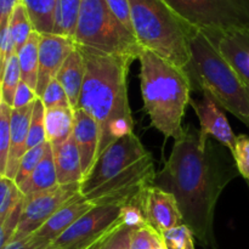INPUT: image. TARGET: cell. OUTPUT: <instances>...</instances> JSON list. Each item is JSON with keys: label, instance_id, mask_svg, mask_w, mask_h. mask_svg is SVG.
I'll list each match as a JSON object with an SVG mask.
<instances>
[{"label": "cell", "instance_id": "6da1fadb", "mask_svg": "<svg viewBox=\"0 0 249 249\" xmlns=\"http://www.w3.org/2000/svg\"><path fill=\"white\" fill-rule=\"evenodd\" d=\"M228 151L214 139L202 142L199 129L187 125L181 138L174 141L169 158L155 180V186L175 197L184 224L199 245L208 249H218L214 218L219 198L240 175Z\"/></svg>", "mask_w": 249, "mask_h": 249}, {"label": "cell", "instance_id": "7a4b0ae2", "mask_svg": "<svg viewBox=\"0 0 249 249\" xmlns=\"http://www.w3.org/2000/svg\"><path fill=\"white\" fill-rule=\"evenodd\" d=\"M152 155L134 133L106 148L80 184V195L94 206H139L155 185Z\"/></svg>", "mask_w": 249, "mask_h": 249}, {"label": "cell", "instance_id": "3957f363", "mask_svg": "<svg viewBox=\"0 0 249 249\" xmlns=\"http://www.w3.org/2000/svg\"><path fill=\"white\" fill-rule=\"evenodd\" d=\"M78 48L85 63L78 108L91 116L99 125L100 156L117 140L134 133L128 96V72L134 60L83 46Z\"/></svg>", "mask_w": 249, "mask_h": 249}, {"label": "cell", "instance_id": "277c9868", "mask_svg": "<svg viewBox=\"0 0 249 249\" xmlns=\"http://www.w3.org/2000/svg\"><path fill=\"white\" fill-rule=\"evenodd\" d=\"M143 106L153 128L178 140L184 134L182 118L191 101L192 87L186 72L142 49L139 55Z\"/></svg>", "mask_w": 249, "mask_h": 249}, {"label": "cell", "instance_id": "5b68a950", "mask_svg": "<svg viewBox=\"0 0 249 249\" xmlns=\"http://www.w3.org/2000/svg\"><path fill=\"white\" fill-rule=\"evenodd\" d=\"M191 58L185 67L192 90L208 94L214 101L249 128L247 87L204 32H194L190 41Z\"/></svg>", "mask_w": 249, "mask_h": 249}, {"label": "cell", "instance_id": "8992f818", "mask_svg": "<svg viewBox=\"0 0 249 249\" xmlns=\"http://www.w3.org/2000/svg\"><path fill=\"white\" fill-rule=\"evenodd\" d=\"M129 7L139 45L185 70L191 58L190 41L196 29L163 0H129Z\"/></svg>", "mask_w": 249, "mask_h": 249}, {"label": "cell", "instance_id": "52a82bcc", "mask_svg": "<svg viewBox=\"0 0 249 249\" xmlns=\"http://www.w3.org/2000/svg\"><path fill=\"white\" fill-rule=\"evenodd\" d=\"M74 41L78 46L134 61L139 60L142 50L135 36L117 18L106 0H82Z\"/></svg>", "mask_w": 249, "mask_h": 249}, {"label": "cell", "instance_id": "ba28073f", "mask_svg": "<svg viewBox=\"0 0 249 249\" xmlns=\"http://www.w3.org/2000/svg\"><path fill=\"white\" fill-rule=\"evenodd\" d=\"M182 21L203 32L249 31V0H163Z\"/></svg>", "mask_w": 249, "mask_h": 249}, {"label": "cell", "instance_id": "9c48e42d", "mask_svg": "<svg viewBox=\"0 0 249 249\" xmlns=\"http://www.w3.org/2000/svg\"><path fill=\"white\" fill-rule=\"evenodd\" d=\"M79 194L80 184H73L57 185L48 191L24 196L21 220L12 241L22 240L36 233L49 219Z\"/></svg>", "mask_w": 249, "mask_h": 249}, {"label": "cell", "instance_id": "30bf717a", "mask_svg": "<svg viewBox=\"0 0 249 249\" xmlns=\"http://www.w3.org/2000/svg\"><path fill=\"white\" fill-rule=\"evenodd\" d=\"M121 209L114 206L94 207L56 238L51 249H71L96 240L119 223Z\"/></svg>", "mask_w": 249, "mask_h": 249}, {"label": "cell", "instance_id": "8fae6325", "mask_svg": "<svg viewBox=\"0 0 249 249\" xmlns=\"http://www.w3.org/2000/svg\"><path fill=\"white\" fill-rule=\"evenodd\" d=\"M74 39L55 33L40 34L39 45V72L36 96L40 97L46 87L55 79L66 58L75 49Z\"/></svg>", "mask_w": 249, "mask_h": 249}, {"label": "cell", "instance_id": "7c38bea8", "mask_svg": "<svg viewBox=\"0 0 249 249\" xmlns=\"http://www.w3.org/2000/svg\"><path fill=\"white\" fill-rule=\"evenodd\" d=\"M190 105L196 112L199 121V138L202 142H207L208 139H214L215 141L225 146L230 153L235 146L236 135L229 123L228 118L221 111V107L208 94H203L201 101L191 100Z\"/></svg>", "mask_w": 249, "mask_h": 249}, {"label": "cell", "instance_id": "4fadbf2b", "mask_svg": "<svg viewBox=\"0 0 249 249\" xmlns=\"http://www.w3.org/2000/svg\"><path fill=\"white\" fill-rule=\"evenodd\" d=\"M142 212L148 225L162 235V237L164 232L184 224L175 197L155 185L143 196Z\"/></svg>", "mask_w": 249, "mask_h": 249}, {"label": "cell", "instance_id": "5bb4252c", "mask_svg": "<svg viewBox=\"0 0 249 249\" xmlns=\"http://www.w3.org/2000/svg\"><path fill=\"white\" fill-rule=\"evenodd\" d=\"M203 32V31H202ZM246 85H249V31L204 32Z\"/></svg>", "mask_w": 249, "mask_h": 249}, {"label": "cell", "instance_id": "9a60e30c", "mask_svg": "<svg viewBox=\"0 0 249 249\" xmlns=\"http://www.w3.org/2000/svg\"><path fill=\"white\" fill-rule=\"evenodd\" d=\"M73 138L79 150L84 178L89 174L99 157L100 129L95 119L83 109L74 111Z\"/></svg>", "mask_w": 249, "mask_h": 249}, {"label": "cell", "instance_id": "2e32d148", "mask_svg": "<svg viewBox=\"0 0 249 249\" xmlns=\"http://www.w3.org/2000/svg\"><path fill=\"white\" fill-rule=\"evenodd\" d=\"M34 104L23 107V108L12 109L11 141H10L9 158H7L6 169H5L4 175H1V177H6L12 180L16 179L21 160L27 152L29 125H31Z\"/></svg>", "mask_w": 249, "mask_h": 249}, {"label": "cell", "instance_id": "e0dca14e", "mask_svg": "<svg viewBox=\"0 0 249 249\" xmlns=\"http://www.w3.org/2000/svg\"><path fill=\"white\" fill-rule=\"evenodd\" d=\"M94 207L96 206L90 203L79 194L74 198L71 199L66 206H63L53 218L49 219L36 233H33V236L53 243L56 238L60 237L66 230H68L75 221L79 220Z\"/></svg>", "mask_w": 249, "mask_h": 249}, {"label": "cell", "instance_id": "ac0fdd59", "mask_svg": "<svg viewBox=\"0 0 249 249\" xmlns=\"http://www.w3.org/2000/svg\"><path fill=\"white\" fill-rule=\"evenodd\" d=\"M53 151L58 185L82 184L84 180L82 158L73 135Z\"/></svg>", "mask_w": 249, "mask_h": 249}, {"label": "cell", "instance_id": "d6986e66", "mask_svg": "<svg viewBox=\"0 0 249 249\" xmlns=\"http://www.w3.org/2000/svg\"><path fill=\"white\" fill-rule=\"evenodd\" d=\"M85 77V63L82 51L78 46L66 58L65 63L58 71L57 80L65 89L72 108L77 109L79 104L80 94H82L83 84Z\"/></svg>", "mask_w": 249, "mask_h": 249}, {"label": "cell", "instance_id": "ffe728a7", "mask_svg": "<svg viewBox=\"0 0 249 249\" xmlns=\"http://www.w3.org/2000/svg\"><path fill=\"white\" fill-rule=\"evenodd\" d=\"M57 185L58 180L55 160H53V151L50 143L48 142L43 160H40L36 170L32 173L31 177L19 185V190L24 196H31L39 192L48 191Z\"/></svg>", "mask_w": 249, "mask_h": 249}, {"label": "cell", "instance_id": "44dd1931", "mask_svg": "<svg viewBox=\"0 0 249 249\" xmlns=\"http://www.w3.org/2000/svg\"><path fill=\"white\" fill-rule=\"evenodd\" d=\"M74 109L72 107H56L45 109L46 141L55 148L73 135Z\"/></svg>", "mask_w": 249, "mask_h": 249}, {"label": "cell", "instance_id": "7402d4cb", "mask_svg": "<svg viewBox=\"0 0 249 249\" xmlns=\"http://www.w3.org/2000/svg\"><path fill=\"white\" fill-rule=\"evenodd\" d=\"M39 45H40V33L34 31L31 34L23 48L17 53L21 67L22 82L36 91L38 84L39 72Z\"/></svg>", "mask_w": 249, "mask_h": 249}, {"label": "cell", "instance_id": "603a6c76", "mask_svg": "<svg viewBox=\"0 0 249 249\" xmlns=\"http://www.w3.org/2000/svg\"><path fill=\"white\" fill-rule=\"evenodd\" d=\"M34 31L40 34L53 33L57 0H23Z\"/></svg>", "mask_w": 249, "mask_h": 249}, {"label": "cell", "instance_id": "cb8c5ba5", "mask_svg": "<svg viewBox=\"0 0 249 249\" xmlns=\"http://www.w3.org/2000/svg\"><path fill=\"white\" fill-rule=\"evenodd\" d=\"M82 0H57L53 33L74 39Z\"/></svg>", "mask_w": 249, "mask_h": 249}, {"label": "cell", "instance_id": "d4e9b609", "mask_svg": "<svg viewBox=\"0 0 249 249\" xmlns=\"http://www.w3.org/2000/svg\"><path fill=\"white\" fill-rule=\"evenodd\" d=\"M21 82L22 77L18 56L17 53H15L1 68V90H0L1 102H5L12 107L15 94H16V90Z\"/></svg>", "mask_w": 249, "mask_h": 249}, {"label": "cell", "instance_id": "484cf974", "mask_svg": "<svg viewBox=\"0 0 249 249\" xmlns=\"http://www.w3.org/2000/svg\"><path fill=\"white\" fill-rule=\"evenodd\" d=\"M9 28L11 36L14 38L15 46H16V53L23 48L24 44L29 39L31 34L34 32L33 23L31 21L28 11L23 2L18 4L11 15L9 22Z\"/></svg>", "mask_w": 249, "mask_h": 249}, {"label": "cell", "instance_id": "4316f807", "mask_svg": "<svg viewBox=\"0 0 249 249\" xmlns=\"http://www.w3.org/2000/svg\"><path fill=\"white\" fill-rule=\"evenodd\" d=\"M24 198L16 181L6 177H0V224Z\"/></svg>", "mask_w": 249, "mask_h": 249}, {"label": "cell", "instance_id": "83f0119b", "mask_svg": "<svg viewBox=\"0 0 249 249\" xmlns=\"http://www.w3.org/2000/svg\"><path fill=\"white\" fill-rule=\"evenodd\" d=\"M12 107L0 101V177L4 175L11 141Z\"/></svg>", "mask_w": 249, "mask_h": 249}, {"label": "cell", "instance_id": "f1b7e54d", "mask_svg": "<svg viewBox=\"0 0 249 249\" xmlns=\"http://www.w3.org/2000/svg\"><path fill=\"white\" fill-rule=\"evenodd\" d=\"M44 142H46L45 107H44L43 101L40 99H36L33 107V113H32L31 125H29L27 151Z\"/></svg>", "mask_w": 249, "mask_h": 249}, {"label": "cell", "instance_id": "f546056e", "mask_svg": "<svg viewBox=\"0 0 249 249\" xmlns=\"http://www.w3.org/2000/svg\"><path fill=\"white\" fill-rule=\"evenodd\" d=\"M164 246L162 235L148 224L135 229L131 233L130 249H158Z\"/></svg>", "mask_w": 249, "mask_h": 249}, {"label": "cell", "instance_id": "4dcf8cb0", "mask_svg": "<svg viewBox=\"0 0 249 249\" xmlns=\"http://www.w3.org/2000/svg\"><path fill=\"white\" fill-rule=\"evenodd\" d=\"M46 145H48V141L41 145L36 146V147L31 148L26 152V155L23 156L21 160V164H19L18 173L16 175V184L21 185L22 182L26 181L29 177L32 175V173L36 170V168L38 167V164L40 163V160H43L44 155H45L46 151Z\"/></svg>", "mask_w": 249, "mask_h": 249}, {"label": "cell", "instance_id": "1f68e13d", "mask_svg": "<svg viewBox=\"0 0 249 249\" xmlns=\"http://www.w3.org/2000/svg\"><path fill=\"white\" fill-rule=\"evenodd\" d=\"M163 241L168 249H196L194 233L185 224L163 233Z\"/></svg>", "mask_w": 249, "mask_h": 249}, {"label": "cell", "instance_id": "d6a6232c", "mask_svg": "<svg viewBox=\"0 0 249 249\" xmlns=\"http://www.w3.org/2000/svg\"><path fill=\"white\" fill-rule=\"evenodd\" d=\"M39 99L43 101L45 109L56 108V107H72L67 94H66L61 83L57 80V78H55V79L49 83L45 91L43 92V95Z\"/></svg>", "mask_w": 249, "mask_h": 249}, {"label": "cell", "instance_id": "836d02e7", "mask_svg": "<svg viewBox=\"0 0 249 249\" xmlns=\"http://www.w3.org/2000/svg\"><path fill=\"white\" fill-rule=\"evenodd\" d=\"M238 173L249 182V136L246 134L236 136L235 146L231 152Z\"/></svg>", "mask_w": 249, "mask_h": 249}, {"label": "cell", "instance_id": "e575fe53", "mask_svg": "<svg viewBox=\"0 0 249 249\" xmlns=\"http://www.w3.org/2000/svg\"><path fill=\"white\" fill-rule=\"evenodd\" d=\"M24 198L19 202L18 206L11 212L9 216L0 224V249H2L5 246L9 245L14 238L16 233L17 228H18L19 220H21L22 211H23Z\"/></svg>", "mask_w": 249, "mask_h": 249}, {"label": "cell", "instance_id": "d590c367", "mask_svg": "<svg viewBox=\"0 0 249 249\" xmlns=\"http://www.w3.org/2000/svg\"><path fill=\"white\" fill-rule=\"evenodd\" d=\"M135 229L124 225L121 221L116 230L105 241L102 249H130L131 233Z\"/></svg>", "mask_w": 249, "mask_h": 249}, {"label": "cell", "instance_id": "8d00e7d4", "mask_svg": "<svg viewBox=\"0 0 249 249\" xmlns=\"http://www.w3.org/2000/svg\"><path fill=\"white\" fill-rule=\"evenodd\" d=\"M107 5L109 9L113 11L117 18L125 26V28L129 32L134 34L133 24H131V17H130V7H129V0H106Z\"/></svg>", "mask_w": 249, "mask_h": 249}, {"label": "cell", "instance_id": "74e56055", "mask_svg": "<svg viewBox=\"0 0 249 249\" xmlns=\"http://www.w3.org/2000/svg\"><path fill=\"white\" fill-rule=\"evenodd\" d=\"M16 53V46H15L14 38L10 32L9 24L0 28V61H1V68L6 63V61Z\"/></svg>", "mask_w": 249, "mask_h": 249}, {"label": "cell", "instance_id": "f35d334b", "mask_svg": "<svg viewBox=\"0 0 249 249\" xmlns=\"http://www.w3.org/2000/svg\"><path fill=\"white\" fill-rule=\"evenodd\" d=\"M36 99H39L36 96V92L32 88H29L26 83L21 82L17 88L16 94H15L12 108H23L29 105H33L36 101Z\"/></svg>", "mask_w": 249, "mask_h": 249}, {"label": "cell", "instance_id": "ab89813d", "mask_svg": "<svg viewBox=\"0 0 249 249\" xmlns=\"http://www.w3.org/2000/svg\"><path fill=\"white\" fill-rule=\"evenodd\" d=\"M53 243L40 240L36 236H28L18 241H12L2 249H51Z\"/></svg>", "mask_w": 249, "mask_h": 249}, {"label": "cell", "instance_id": "60d3db41", "mask_svg": "<svg viewBox=\"0 0 249 249\" xmlns=\"http://www.w3.org/2000/svg\"><path fill=\"white\" fill-rule=\"evenodd\" d=\"M21 2L23 0H0V28L9 24L12 12Z\"/></svg>", "mask_w": 249, "mask_h": 249}, {"label": "cell", "instance_id": "b9f144b4", "mask_svg": "<svg viewBox=\"0 0 249 249\" xmlns=\"http://www.w3.org/2000/svg\"><path fill=\"white\" fill-rule=\"evenodd\" d=\"M119 224H121V219H119V223H118V224H117V225H116V226H113V228H112V229H111V230H108V231H107V232H106V233H104V235H102V236H101V237H100V238H99V240H97V241H96V242H95V243H94V245H92V246H91V247H90V249H102V246H104L105 241H106V240H107V238H108V237H109V235H111V233H112V232H113V231H114V230H116V228H117V226H118V225H119Z\"/></svg>", "mask_w": 249, "mask_h": 249}, {"label": "cell", "instance_id": "7bdbcfd3", "mask_svg": "<svg viewBox=\"0 0 249 249\" xmlns=\"http://www.w3.org/2000/svg\"><path fill=\"white\" fill-rule=\"evenodd\" d=\"M109 230H111V229H109ZM107 232V231H106ZM105 232V233H106ZM102 236V235H101ZM101 236H100V237H101ZM100 237H97L96 240H94V241H91V242H88V243H84V245H80V246H77V247H74V248H71V249H90V247H91L92 245H94L95 242H96L97 240H99Z\"/></svg>", "mask_w": 249, "mask_h": 249}, {"label": "cell", "instance_id": "ee69618b", "mask_svg": "<svg viewBox=\"0 0 249 249\" xmlns=\"http://www.w3.org/2000/svg\"><path fill=\"white\" fill-rule=\"evenodd\" d=\"M158 249H168V248L165 247V245H164V246H163V247H160V248H158Z\"/></svg>", "mask_w": 249, "mask_h": 249}, {"label": "cell", "instance_id": "f6af8a7d", "mask_svg": "<svg viewBox=\"0 0 249 249\" xmlns=\"http://www.w3.org/2000/svg\"><path fill=\"white\" fill-rule=\"evenodd\" d=\"M247 87V91H248V95H249V85H246Z\"/></svg>", "mask_w": 249, "mask_h": 249}, {"label": "cell", "instance_id": "bcb514c9", "mask_svg": "<svg viewBox=\"0 0 249 249\" xmlns=\"http://www.w3.org/2000/svg\"><path fill=\"white\" fill-rule=\"evenodd\" d=\"M248 187H249V182H248Z\"/></svg>", "mask_w": 249, "mask_h": 249}]
</instances>
